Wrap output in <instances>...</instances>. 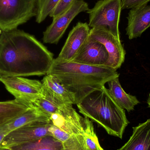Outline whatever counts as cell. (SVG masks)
<instances>
[{"label":"cell","mask_w":150,"mask_h":150,"mask_svg":"<svg viewBox=\"0 0 150 150\" xmlns=\"http://www.w3.org/2000/svg\"><path fill=\"white\" fill-rule=\"evenodd\" d=\"M33 106L38 108L50 118L53 115L59 112L60 107L53 101L52 100L44 91L43 95L33 100Z\"/></svg>","instance_id":"ffe728a7"},{"label":"cell","mask_w":150,"mask_h":150,"mask_svg":"<svg viewBox=\"0 0 150 150\" xmlns=\"http://www.w3.org/2000/svg\"><path fill=\"white\" fill-rule=\"evenodd\" d=\"M50 120L54 126L74 135H86L95 133L92 122L79 115L72 105L60 107L59 112Z\"/></svg>","instance_id":"8992f818"},{"label":"cell","mask_w":150,"mask_h":150,"mask_svg":"<svg viewBox=\"0 0 150 150\" xmlns=\"http://www.w3.org/2000/svg\"><path fill=\"white\" fill-rule=\"evenodd\" d=\"M83 137L87 150H105L100 146L96 133L84 135Z\"/></svg>","instance_id":"cb8c5ba5"},{"label":"cell","mask_w":150,"mask_h":150,"mask_svg":"<svg viewBox=\"0 0 150 150\" xmlns=\"http://www.w3.org/2000/svg\"><path fill=\"white\" fill-rule=\"evenodd\" d=\"M41 82L45 92L58 105H74V98L72 94L54 76L45 75Z\"/></svg>","instance_id":"5bb4252c"},{"label":"cell","mask_w":150,"mask_h":150,"mask_svg":"<svg viewBox=\"0 0 150 150\" xmlns=\"http://www.w3.org/2000/svg\"><path fill=\"white\" fill-rule=\"evenodd\" d=\"M89 9L88 4L83 0H75L68 9L53 18L52 24L43 33L44 43L57 44L74 18L79 13L86 12Z\"/></svg>","instance_id":"52a82bcc"},{"label":"cell","mask_w":150,"mask_h":150,"mask_svg":"<svg viewBox=\"0 0 150 150\" xmlns=\"http://www.w3.org/2000/svg\"><path fill=\"white\" fill-rule=\"evenodd\" d=\"M5 136V135L4 134L0 133V145H1V143L2 142L3 139L4 138Z\"/></svg>","instance_id":"4316f807"},{"label":"cell","mask_w":150,"mask_h":150,"mask_svg":"<svg viewBox=\"0 0 150 150\" xmlns=\"http://www.w3.org/2000/svg\"><path fill=\"white\" fill-rule=\"evenodd\" d=\"M90 30L87 23H78L69 33L56 59L62 62L73 61L89 38Z\"/></svg>","instance_id":"8fae6325"},{"label":"cell","mask_w":150,"mask_h":150,"mask_svg":"<svg viewBox=\"0 0 150 150\" xmlns=\"http://www.w3.org/2000/svg\"><path fill=\"white\" fill-rule=\"evenodd\" d=\"M122 10L121 0H99L86 13L89 15V27L107 28L120 40L119 23Z\"/></svg>","instance_id":"5b68a950"},{"label":"cell","mask_w":150,"mask_h":150,"mask_svg":"<svg viewBox=\"0 0 150 150\" xmlns=\"http://www.w3.org/2000/svg\"><path fill=\"white\" fill-rule=\"evenodd\" d=\"M108 54L102 44L89 37L73 61L93 66H106Z\"/></svg>","instance_id":"7c38bea8"},{"label":"cell","mask_w":150,"mask_h":150,"mask_svg":"<svg viewBox=\"0 0 150 150\" xmlns=\"http://www.w3.org/2000/svg\"><path fill=\"white\" fill-rule=\"evenodd\" d=\"M1 29H0V35H1Z\"/></svg>","instance_id":"f546056e"},{"label":"cell","mask_w":150,"mask_h":150,"mask_svg":"<svg viewBox=\"0 0 150 150\" xmlns=\"http://www.w3.org/2000/svg\"><path fill=\"white\" fill-rule=\"evenodd\" d=\"M77 106L80 113L102 127L108 134L122 139L129 122L125 109L115 101L105 86L92 92Z\"/></svg>","instance_id":"3957f363"},{"label":"cell","mask_w":150,"mask_h":150,"mask_svg":"<svg viewBox=\"0 0 150 150\" xmlns=\"http://www.w3.org/2000/svg\"><path fill=\"white\" fill-rule=\"evenodd\" d=\"M107 83L108 90L112 98L120 107L128 112L134 110L135 106L140 103L136 97L124 91L121 85L119 77L109 80Z\"/></svg>","instance_id":"e0dca14e"},{"label":"cell","mask_w":150,"mask_h":150,"mask_svg":"<svg viewBox=\"0 0 150 150\" xmlns=\"http://www.w3.org/2000/svg\"><path fill=\"white\" fill-rule=\"evenodd\" d=\"M126 34L129 40L140 37L150 27V5L132 8L127 17Z\"/></svg>","instance_id":"4fadbf2b"},{"label":"cell","mask_w":150,"mask_h":150,"mask_svg":"<svg viewBox=\"0 0 150 150\" xmlns=\"http://www.w3.org/2000/svg\"><path fill=\"white\" fill-rule=\"evenodd\" d=\"M150 1V0H121L122 10L142 7Z\"/></svg>","instance_id":"484cf974"},{"label":"cell","mask_w":150,"mask_h":150,"mask_svg":"<svg viewBox=\"0 0 150 150\" xmlns=\"http://www.w3.org/2000/svg\"><path fill=\"white\" fill-rule=\"evenodd\" d=\"M50 118L38 108L33 106L18 116L0 126V133L5 135L28 123L36 121H51Z\"/></svg>","instance_id":"9a60e30c"},{"label":"cell","mask_w":150,"mask_h":150,"mask_svg":"<svg viewBox=\"0 0 150 150\" xmlns=\"http://www.w3.org/2000/svg\"><path fill=\"white\" fill-rule=\"evenodd\" d=\"M62 150H87L85 144L83 136L81 135L72 136L63 143Z\"/></svg>","instance_id":"7402d4cb"},{"label":"cell","mask_w":150,"mask_h":150,"mask_svg":"<svg viewBox=\"0 0 150 150\" xmlns=\"http://www.w3.org/2000/svg\"><path fill=\"white\" fill-rule=\"evenodd\" d=\"M0 81L4 85L7 91L17 99L32 103L43 95V83L39 80L21 76H1Z\"/></svg>","instance_id":"ba28073f"},{"label":"cell","mask_w":150,"mask_h":150,"mask_svg":"<svg viewBox=\"0 0 150 150\" xmlns=\"http://www.w3.org/2000/svg\"><path fill=\"white\" fill-rule=\"evenodd\" d=\"M1 74H0V78H1ZM0 82H1V81H0Z\"/></svg>","instance_id":"4dcf8cb0"},{"label":"cell","mask_w":150,"mask_h":150,"mask_svg":"<svg viewBox=\"0 0 150 150\" xmlns=\"http://www.w3.org/2000/svg\"><path fill=\"white\" fill-rule=\"evenodd\" d=\"M147 104H148V107L150 108V93L149 94V97L147 100Z\"/></svg>","instance_id":"f1b7e54d"},{"label":"cell","mask_w":150,"mask_h":150,"mask_svg":"<svg viewBox=\"0 0 150 150\" xmlns=\"http://www.w3.org/2000/svg\"><path fill=\"white\" fill-rule=\"evenodd\" d=\"M38 0H0V29L11 30L36 17Z\"/></svg>","instance_id":"277c9868"},{"label":"cell","mask_w":150,"mask_h":150,"mask_svg":"<svg viewBox=\"0 0 150 150\" xmlns=\"http://www.w3.org/2000/svg\"><path fill=\"white\" fill-rule=\"evenodd\" d=\"M75 0H60L49 15L53 18L61 15L68 9Z\"/></svg>","instance_id":"d4e9b609"},{"label":"cell","mask_w":150,"mask_h":150,"mask_svg":"<svg viewBox=\"0 0 150 150\" xmlns=\"http://www.w3.org/2000/svg\"><path fill=\"white\" fill-rule=\"evenodd\" d=\"M48 130L52 136L62 143L67 141L72 136L74 135L66 132L53 124L49 127Z\"/></svg>","instance_id":"603a6c76"},{"label":"cell","mask_w":150,"mask_h":150,"mask_svg":"<svg viewBox=\"0 0 150 150\" xmlns=\"http://www.w3.org/2000/svg\"><path fill=\"white\" fill-rule=\"evenodd\" d=\"M33 106L32 103L17 99L0 102V126L22 114Z\"/></svg>","instance_id":"ac0fdd59"},{"label":"cell","mask_w":150,"mask_h":150,"mask_svg":"<svg viewBox=\"0 0 150 150\" xmlns=\"http://www.w3.org/2000/svg\"><path fill=\"white\" fill-rule=\"evenodd\" d=\"M53 125L50 122L36 121L16 129L5 136L0 147H11L51 136L49 128Z\"/></svg>","instance_id":"9c48e42d"},{"label":"cell","mask_w":150,"mask_h":150,"mask_svg":"<svg viewBox=\"0 0 150 150\" xmlns=\"http://www.w3.org/2000/svg\"><path fill=\"white\" fill-rule=\"evenodd\" d=\"M60 0H38L36 21L40 23L45 20Z\"/></svg>","instance_id":"44dd1931"},{"label":"cell","mask_w":150,"mask_h":150,"mask_svg":"<svg viewBox=\"0 0 150 150\" xmlns=\"http://www.w3.org/2000/svg\"><path fill=\"white\" fill-rule=\"evenodd\" d=\"M9 148L12 150H62L63 144L52 136H47L38 140Z\"/></svg>","instance_id":"d6986e66"},{"label":"cell","mask_w":150,"mask_h":150,"mask_svg":"<svg viewBox=\"0 0 150 150\" xmlns=\"http://www.w3.org/2000/svg\"><path fill=\"white\" fill-rule=\"evenodd\" d=\"M90 37L103 45L108 54L106 66L117 70L125 60L126 51L120 40L114 36L107 28L103 27L92 28Z\"/></svg>","instance_id":"30bf717a"},{"label":"cell","mask_w":150,"mask_h":150,"mask_svg":"<svg viewBox=\"0 0 150 150\" xmlns=\"http://www.w3.org/2000/svg\"><path fill=\"white\" fill-rule=\"evenodd\" d=\"M47 74L54 76L64 85L76 105L92 92L119 77L117 70L108 66H90L56 59Z\"/></svg>","instance_id":"7a4b0ae2"},{"label":"cell","mask_w":150,"mask_h":150,"mask_svg":"<svg viewBox=\"0 0 150 150\" xmlns=\"http://www.w3.org/2000/svg\"><path fill=\"white\" fill-rule=\"evenodd\" d=\"M133 129L129 141L117 150H150V119Z\"/></svg>","instance_id":"2e32d148"},{"label":"cell","mask_w":150,"mask_h":150,"mask_svg":"<svg viewBox=\"0 0 150 150\" xmlns=\"http://www.w3.org/2000/svg\"><path fill=\"white\" fill-rule=\"evenodd\" d=\"M0 150H12L9 147H0Z\"/></svg>","instance_id":"83f0119b"},{"label":"cell","mask_w":150,"mask_h":150,"mask_svg":"<svg viewBox=\"0 0 150 150\" xmlns=\"http://www.w3.org/2000/svg\"><path fill=\"white\" fill-rule=\"evenodd\" d=\"M53 54L34 36L16 29L0 35V74L8 76L46 75Z\"/></svg>","instance_id":"6da1fadb"}]
</instances>
